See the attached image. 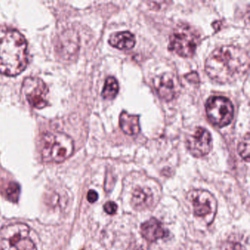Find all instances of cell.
Here are the masks:
<instances>
[{
    "label": "cell",
    "mask_w": 250,
    "mask_h": 250,
    "mask_svg": "<svg viewBox=\"0 0 250 250\" xmlns=\"http://www.w3.org/2000/svg\"><path fill=\"white\" fill-rule=\"evenodd\" d=\"M221 250H246L239 243L227 242L222 246Z\"/></svg>",
    "instance_id": "cell-18"
},
{
    "label": "cell",
    "mask_w": 250,
    "mask_h": 250,
    "mask_svg": "<svg viewBox=\"0 0 250 250\" xmlns=\"http://www.w3.org/2000/svg\"><path fill=\"white\" fill-rule=\"evenodd\" d=\"M141 234L147 241L154 242L165 238L168 233L158 219L151 218L142 225Z\"/></svg>",
    "instance_id": "cell-11"
},
{
    "label": "cell",
    "mask_w": 250,
    "mask_h": 250,
    "mask_svg": "<svg viewBox=\"0 0 250 250\" xmlns=\"http://www.w3.org/2000/svg\"><path fill=\"white\" fill-rule=\"evenodd\" d=\"M206 111L209 121L219 128L229 125L233 119V105L224 96H213L209 98L206 102Z\"/></svg>",
    "instance_id": "cell-6"
},
{
    "label": "cell",
    "mask_w": 250,
    "mask_h": 250,
    "mask_svg": "<svg viewBox=\"0 0 250 250\" xmlns=\"http://www.w3.org/2000/svg\"><path fill=\"white\" fill-rule=\"evenodd\" d=\"M187 199L192 204L196 216L204 219L208 225L213 222L217 210V201L211 193L207 190H191L187 194Z\"/></svg>",
    "instance_id": "cell-7"
},
{
    "label": "cell",
    "mask_w": 250,
    "mask_h": 250,
    "mask_svg": "<svg viewBox=\"0 0 250 250\" xmlns=\"http://www.w3.org/2000/svg\"><path fill=\"white\" fill-rule=\"evenodd\" d=\"M200 38L197 32L188 24L177 26L169 38V50L182 58H191L195 53Z\"/></svg>",
    "instance_id": "cell-5"
},
{
    "label": "cell",
    "mask_w": 250,
    "mask_h": 250,
    "mask_svg": "<svg viewBox=\"0 0 250 250\" xmlns=\"http://www.w3.org/2000/svg\"><path fill=\"white\" fill-rule=\"evenodd\" d=\"M153 83L158 94L162 99L168 102L175 98L176 94V86L174 81L173 76L169 74H163L160 77H156Z\"/></svg>",
    "instance_id": "cell-10"
},
{
    "label": "cell",
    "mask_w": 250,
    "mask_h": 250,
    "mask_svg": "<svg viewBox=\"0 0 250 250\" xmlns=\"http://www.w3.org/2000/svg\"><path fill=\"white\" fill-rule=\"evenodd\" d=\"M109 43L111 46L121 50H129L135 46L136 39L130 32H118L111 35Z\"/></svg>",
    "instance_id": "cell-12"
},
{
    "label": "cell",
    "mask_w": 250,
    "mask_h": 250,
    "mask_svg": "<svg viewBox=\"0 0 250 250\" xmlns=\"http://www.w3.org/2000/svg\"><path fill=\"white\" fill-rule=\"evenodd\" d=\"M118 91H119V84L116 79L112 77H108L102 90V97L106 100H112L116 97Z\"/></svg>",
    "instance_id": "cell-15"
},
{
    "label": "cell",
    "mask_w": 250,
    "mask_h": 250,
    "mask_svg": "<svg viewBox=\"0 0 250 250\" xmlns=\"http://www.w3.org/2000/svg\"><path fill=\"white\" fill-rule=\"evenodd\" d=\"M21 91L30 106L33 107L43 109L48 104L49 90L41 79L27 77L23 82Z\"/></svg>",
    "instance_id": "cell-8"
},
{
    "label": "cell",
    "mask_w": 250,
    "mask_h": 250,
    "mask_svg": "<svg viewBox=\"0 0 250 250\" xmlns=\"http://www.w3.org/2000/svg\"><path fill=\"white\" fill-rule=\"evenodd\" d=\"M238 152L246 162H250V135L247 133L244 139L240 142L238 146Z\"/></svg>",
    "instance_id": "cell-16"
},
{
    "label": "cell",
    "mask_w": 250,
    "mask_h": 250,
    "mask_svg": "<svg viewBox=\"0 0 250 250\" xmlns=\"http://www.w3.org/2000/svg\"><path fill=\"white\" fill-rule=\"evenodd\" d=\"M7 196L11 201L17 203L19 200L20 193V187L18 184L15 182H11L8 184L6 190Z\"/></svg>",
    "instance_id": "cell-17"
},
{
    "label": "cell",
    "mask_w": 250,
    "mask_h": 250,
    "mask_svg": "<svg viewBox=\"0 0 250 250\" xmlns=\"http://www.w3.org/2000/svg\"><path fill=\"white\" fill-rule=\"evenodd\" d=\"M104 209L106 213L109 215H114L118 210V206L113 201H108L104 206Z\"/></svg>",
    "instance_id": "cell-19"
},
{
    "label": "cell",
    "mask_w": 250,
    "mask_h": 250,
    "mask_svg": "<svg viewBox=\"0 0 250 250\" xmlns=\"http://www.w3.org/2000/svg\"><path fill=\"white\" fill-rule=\"evenodd\" d=\"M0 250H37L27 225L15 223L0 230Z\"/></svg>",
    "instance_id": "cell-4"
},
{
    "label": "cell",
    "mask_w": 250,
    "mask_h": 250,
    "mask_svg": "<svg viewBox=\"0 0 250 250\" xmlns=\"http://www.w3.org/2000/svg\"><path fill=\"white\" fill-rule=\"evenodd\" d=\"M147 250V249L145 248V247H140V248H139L138 250Z\"/></svg>",
    "instance_id": "cell-22"
},
{
    "label": "cell",
    "mask_w": 250,
    "mask_h": 250,
    "mask_svg": "<svg viewBox=\"0 0 250 250\" xmlns=\"http://www.w3.org/2000/svg\"><path fill=\"white\" fill-rule=\"evenodd\" d=\"M25 38L15 29L0 27V74L15 77L21 74L29 61Z\"/></svg>",
    "instance_id": "cell-2"
},
{
    "label": "cell",
    "mask_w": 250,
    "mask_h": 250,
    "mask_svg": "<svg viewBox=\"0 0 250 250\" xmlns=\"http://www.w3.org/2000/svg\"><path fill=\"white\" fill-rule=\"evenodd\" d=\"M139 120L140 118L137 115L123 112L120 116V126L125 134L130 136L137 135L140 131Z\"/></svg>",
    "instance_id": "cell-13"
},
{
    "label": "cell",
    "mask_w": 250,
    "mask_h": 250,
    "mask_svg": "<svg viewBox=\"0 0 250 250\" xmlns=\"http://www.w3.org/2000/svg\"><path fill=\"white\" fill-rule=\"evenodd\" d=\"M98 198H99V194L94 190H90L87 193V199L89 203H94L95 202L97 201Z\"/></svg>",
    "instance_id": "cell-20"
},
{
    "label": "cell",
    "mask_w": 250,
    "mask_h": 250,
    "mask_svg": "<svg viewBox=\"0 0 250 250\" xmlns=\"http://www.w3.org/2000/svg\"><path fill=\"white\" fill-rule=\"evenodd\" d=\"M250 58L245 49L228 45L217 48L209 55L205 70L209 77L221 84L232 83L249 69Z\"/></svg>",
    "instance_id": "cell-1"
},
{
    "label": "cell",
    "mask_w": 250,
    "mask_h": 250,
    "mask_svg": "<svg viewBox=\"0 0 250 250\" xmlns=\"http://www.w3.org/2000/svg\"><path fill=\"white\" fill-rule=\"evenodd\" d=\"M72 139L62 132L46 133L42 139V159L46 162L61 163L74 153Z\"/></svg>",
    "instance_id": "cell-3"
},
{
    "label": "cell",
    "mask_w": 250,
    "mask_h": 250,
    "mask_svg": "<svg viewBox=\"0 0 250 250\" xmlns=\"http://www.w3.org/2000/svg\"><path fill=\"white\" fill-rule=\"evenodd\" d=\"M188 151L194 157L200 158L208 154L212 148V137L206 128H196L192 135L187 140Z\"/></svg>",
    "instance_id": "cell-9"
},
{
    "label": "cell",
    "mask_w": 250,
    "mask_h": 250,
    "mask_svg": "<svg viewBox=\"0 0 250 250\" xmlns=\"http://www.w3.org/2000/svg\"><path fill=\"white\" fill-rule=\"evenodd\" d=\"M153 201L151 191L147 188H138L134 190L132 194V206L137 210H143L149 207Z\"/></svg>",
    "instance_id": "cell-14"
},
{
    "label": "cell",
    "mask_w": 250,
    "mask_h": 250,
    "mask_svg": "<svg viewBox=\"0 0 250 250\" xmlns=\"http://www.w3.org/2000/svg\"><path fill=\"white\" fill-rule=\"evenodd\" d=\"M185 77L188 81L192 82V83H197L199 82L198 75L195 72L190 73V74H187Z\"/></svg>",
    "instance_id": "cell-21"
}]
</instances>
